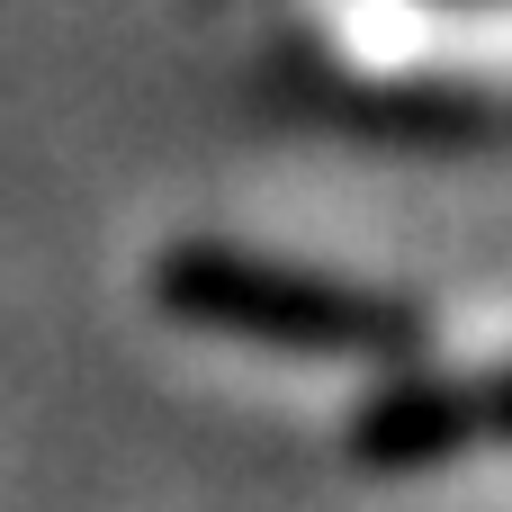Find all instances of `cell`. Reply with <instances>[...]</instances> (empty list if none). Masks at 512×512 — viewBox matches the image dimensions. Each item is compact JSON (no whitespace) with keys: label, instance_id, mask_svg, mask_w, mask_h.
<instances>
[{"label":"cell","instance_id":"6da1fadb","mask_svg":"<svg viewBox=\"0 0 512 512\" xmlns=\"http://www.w3.org/2000/svg\"><path fill=\"white\" fill-rule=\"evenodd\" d=\"M153 306L189 333H225V342L288 351V360H414L423 333H432L405 297L315 279V270H279V261H252L234 243L162 252L153 261Z\"/></svg>","mask_w":512,"mask_h":512},{"label":"cell","instance_id":"7a4b0ae2","mask_svg":"<svg viewBox=\"0 0 512 512\" xmlns=\"http://www.w3.org/2000/svg\"><path fill=\"white\" fill-rule=\"evenodd\" d=\"M468 387H387L351 414V459L360 468H441L450 450H468Z\"/></svg>","mask_w":512,"mask_h":512},{"label":"cell","instance_id":"3957f363","mask_svg":"<svg viewBox=\"0 0 512 512\" xmlns=\"http://www.w3.org/2000/svg\"><path fill=\"white\" fill-rule=\"evenodd\" d=\"M468 432H477V441H486V432H504V441H512V378L468 387Z\"/></svg>","mask_w":512,"mask_h":512}]
</instances>
